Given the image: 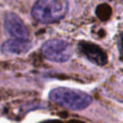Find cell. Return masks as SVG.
I'll list each match as a JSON object with an SVG mask.
<instances>
[{
  "label": "cell",
  "instance_id": "1",
  "mask_svg": "<svg viewBox=\"0 0 123 123\" xmlns=\"http://www.w3.org/2000/svg\"><path fill=\"white\" fill-rule=\"evenodd\" d=\"M67 10L66 0H37L32 8V15L37 22L49 24L64 17Z\"/></svg>",
  "mask_w": 123,
  "mask_h": 123
},
{
  "label": "cell",
  "instance_id": "2",
  "mask_svg": "<svg viewBox=\"0 0 123 123\" xmlns=\"http://www.w3.org/2000/svg\"><path fill=\"white\" fill-rule=\"evenodd\" d=\"M52 102L69 110L81 111L87 108L91 102V97L81 90L68 87H56L49 92Z\"/></svg>",
  "mask_w": 123,
  "mask_h": 123
},
{
  "label": "cell",
  "instance_id": "3",
  "mask_svg": "<svg viewBox=\"0 0 123 123\" xmlns=\"http://www.w3.org/2000/svg\"><path fill=\"white\" fill-rule=\"evenodd\" d=\"M42 54L44 57L55 62H64L70 60L72 57V47L71 45L60 38H54L47 40L41 47Z\"/></svg>",
  "mask_w": 123,
  "mask_h": 123
},
{
  "label": "cell",
  "instance_id": "4",
  "mask_svg": "<svg viewBox=\"0 0 123 123\" xmlns=\"http://www.w3.org/2000/svg\"><path fill=\"white\" fill-rule=\"evenodd\" d=\"M4 28L14 38L28 39L29 31L22 19L13 12H8L4 17Z\"/></svg>",
  "mask_w": 123,
  "mask_h": 123
},
{
  "label": "cell",
  "instance_id": "5",
  "mask_svg": "<svg viewBox=\"0 0 123 123\" xmlns=\"http://www.w3.org/2000/svg\"><path fill=\"white\" fill-rule=\"evenodd\" d=\"M80 51L93 63L97 65H104L107 63L106 53L97 45L90 42H81L79 43Z\"/></svg>",
  "mask_w": 123,
  "mask_h": 123
},
{
  "label": "cell",
  "instance_id": "6",
  "mask_svg": "<svg viewBox=\"0 0 123 123\" xmlns=\"http://www.w3.org/2000/svg\"><path fill=\"white\" fill-rule=\"evenodd\" d=\"M32 47V44L28 39H20V38H12L6 40L1 47L3 53L6 54H15L21 55L28 52Z\"/></svg>",
  "mask_w": 123,
  "mask_h": 123
},
{
  "label": "cell",
  "instance_id": "7",
  "mask_svg": "<svg viewBox=\"0 0 123 123\" xmlns=\"http://www.w3.org/2000/svg\"><path fill=\"white\" fill-rule=\"evenodd\" d=\"M118 49L120 54L123 56V34H121L118 37Z\"/></svg>",
  "mask_w": 123,
  "mask_h": 123
},
{
  "label": "cell",
  "instance_id": "8",
  "mask_svg": "<svg viewBox=\"0 0 123 123\" xmlns=\"http://www.w3.org/2000/svg\"><path fill=\"white\" fill-rule=\"evenodd\" d=\"M44 123H84V122H80V121H75V120H71V121H65V122H62V121H49V122H44Z\"/></svg>",
  "mask_w": 123,
  "mask_h": 123
}]
</instances>
